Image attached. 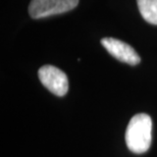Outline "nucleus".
Here are the masks:
<instances>
[{
    "instance_id": "1",
    "label": "nucleus",
    "mask_w": 157,
    "mask_h": 157,
    "mask_svg": "<svg viewBox=\"0 0 157 157\" xmlns=\"http://www.w3.org/2000/svg\"><path fill=\"white\" fill-rule=\"evenodd\" d=\"M152 119L146 113H139L131 118L125 131V144L136 154L145 153L151 146Z\"/></svg>"
},
{
    "instance_id": "2",
    "label": "nucleus",
    "mask_w": 157,
    "mask_h": 157,
    "mask_svg": "<svg viewBox=\"0 0 157 157\" xmlns=\"http://www.w3.org/2000/svg\"><path fill=\"white\" fill-rule=\"evenodd\" d=\"M78 4V0H32L29 13L33 18H44L70 11Z\"/></svg>"
},
{
    "instance_id": "3",
    "label": "nucleus",
    "mask_w": 157,
    "mask_h": 157,
    "mask_svg": "<svg viewBox=\"0 0 157 157\" xmlns=\"http://www.w3.org/2000/svg\"><path fill=\"white\" fill-rule=\"evenodd\" d=\"M38 76L43 86L54 95L62 97L67 93L68 78L63 71L56 67L43 65L40 67Z\"/></svg>"
},
{
    "instance_id": "4",
    "label": "nucleus",
    "mask_w": 157,
    "mask_h": 157,
    "mask_svg": "<svg viewBox=\"0 0 157 157\" xmlns=\"http://www.w3.org/2000/svg\"><path fill=\"white\" fill-rule=\"evenodd\" d=\"M101 44L104 48L117 60L128 63L130 65H136L141 61V57L133 47L121 40L114 38H103Z\"/></svg>"
},
{
    "instance_id": "5",
    "label": "nucleus",
    "mask_w": 157,
    "mask_h": 157,
    "mask_svg": "<svg viewBox=\"0 0 157 157\" xmlns=\"http://www.w3.org/2000/svg\"><path fill=\"white\" fill-rule=\"evenodd\" d=\"M140 13L147 23L157 25V0H137Z\"/></svg>"
}]
</instances>
